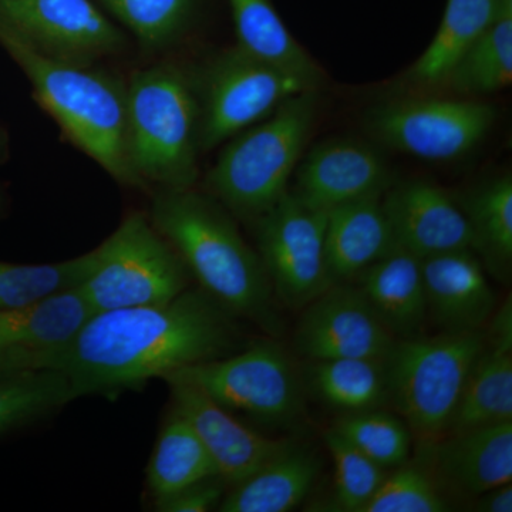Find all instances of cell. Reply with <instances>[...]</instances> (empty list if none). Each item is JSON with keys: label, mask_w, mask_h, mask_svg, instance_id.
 Here are the masks:
<instances>
[{"label": "cell", "mask_w": 512, "mask_h": 512, "mask_svg": "<svg viewBox=\"0 0 512 512\" xmlns=\"http://www.w3.org/2000/svg\"><path fill=\"white\" fill-rule=\"evenodd\" d=\"M504 421H512V348L487 343L468 376L447 433Z\"/></svg>", "instance_id": "d4e9b609"}, {"label": "cell", "mask_w": 512, "mask_h": 512, "mask_svg": "<svg viewBox=\"0 0 512 512\" xmlns=\"http://www.w3.org/2000/svg\"><path fill=\"white\" fill-rule=\"evenodd\" d=\"M148 217L202 291L235 318L274 329V291L264 264L220 202L194 187L160 190Z\"/></svg>", "instance_id": "7a4b0ae2"}, {"label": "cell", "mask_w": 512, "mask_h": 512, "mask_svg": "<svg viewBox=\"0 0 512 512\" xmlns=\"http://www.w3.org/2000/svg\"><path fill=\"white\" fill-rule=\"evenodd\" d=\"M126 94L128 158L141 183L194 187L201 153L194 79L174 64H158L134 74Z\"/></svg>", "instance_id": "277c9868"}, {"label": "cell", "mask_w": 512, "mask_h": 512, "mask_svg": "<svg viewBox=\"0 0 512 512\" xmlns=\"http://www.w3.org/2000/svg\"><path fill=\"white\" fill-rule=\"evenodd\" d=\"M220 476L200 437L180 413L171 412L147 467V485L154 500L177 493L205 478Z\"/></svg>", "instance_id": "484cf974"}, {"label": "cell", "mask_w": 512, "mask_h": 512, "mask_svg": "<svg viewBox=\"0 0 512 512\" xmlns=\"http://www.w3.org/2000/svg\"><path fill=\"white\" fill-rule=\"evenodd\" d=\"M194 82L201 111V153L265 120L292 97L319 90L322 84L255 59L237 46L212 59Z\"/></svg>", "instance_id": "ba28073f"}, {"label": "cell", "mask_w": 512, "mask_h": 512, "mask_svg": "<svg viewBox=\"0 0 512 512\" xmlns=\"http://www.w3.org/2000/svg\"><path fill=\"white\" fill-rule=\"evenodd\" d=\"M225 484L221 476L205 478L200 483L188 485L177 493L154 500L157 511L163 512H207L220 507L225 494Z\"/></svg>", "instance_id": "d590c367"}, {"label": "cell", "mask_w": 512, "mask_h": 512, "mask_svg": "<svg viewBox=\"0 0 512 512\" xmlns=\"http://www.w3.org/2000/svg\"><path fill=\"white\" fill-rule=\"evenodd\" d=\"M420 454L437 483L477 497L512 481V421L444 434Z\"/></svg>", "instance_id": "e0dca14e"}, {"label": "cell", "mask_w": 512, "mask_h": 512, "mask_svg": "<svg viewBox=\"0 0 512 512\" xmlns=\"http://www.w3.org/2000/svg\"><path fill=\"white\" fill-rule=\"evenodd\" d=\"M173 409L190 423L228 484L251 476L292 441L269 439L242 424L232 412L183 380L168 379Z\"/></svg>", "instance_id": "9a60e30c"}, {"label": "cell", "mask_w": 512, "mask_h": 512, "mask_svg": "<svg viewBox=\"0 0 512 512\" xmlns=\"http://www.w3.org/2000/svg\"><path fill=\"white\" fill-rule=\"evenodd\" d=\"M503 0H447L439 29L404 76L413 90H439L490 26Z\"/></svg>", "instance_id": "603a6c76"}, {"label": "cell", "mask_w": 512, "mask_h": 512, "mask_svg": "<svg viewBox=\"0 0 512 512\" xmlns=\"http://www.w3.org/2000/svg\"><path fill=\"white\" fill-rule=\"evenodd\" d=\"M147 49L174 43L194 19L198 0H99Z\"/></svg>", "instance_id": "1f68e13d"}, {"label": "cell", "mask_w": 512, "mask_h": 512, "mask_svg": "<svg viewBox=\"0 0 512 512\" xmlns=\"http://www.w3.org/2000/svg\"><path fill=\"white\" fill-rule=\"evenodd\" d=\"M427 312L444 332L483 330L495 312L484 266L471 249L421 259Z\"/></svg>", "instance_id": "ac0fdd59"}, {"label": "cell", "mask_w": 512, "mask_h": 512, "mask_svg": "<svg viewBox=\"0 0 512 512\" xmlns=\"http://www.w3.org/2000/svg\"><path fill=\"white\" fill-rule=\"evenodd\" d=\"M237 47L289 72L323 80L322 69L286 28L272 0H228Z\"/></svg>", "instance_id": "cb8c5ba5"}, {"label": "cell", "mask_w": 512, "mask_h": 512, "mask_svg": "<svg viewBox=\"0 0 512 512\" xmlns=\"http://www.w3.org/2000/svg\"><path fill=\"white\" fill-rule=\"evenodd\" d=\"M394 247L382 197L326 212V255L336 284L362 275Z\"/></svg>", "instance_id": "44dd1931"}, {"label": "cell", "mask_w": 512, "mask_h": 512, "mask_svg": "<svg viewBox=\"0 0 512 512\" xmlns=\"http://www.w3.org/2000/svg\"><path fill=\"white\" fill-rule=\"evenodd\" d=\"M332 430L384 470L406 463L412 448L406 421L376 409L348 413Z\"/></svg>", "instance_id": "d6a6232c"}, {"label": "cell", "mask_w": 512, "mask_h": 512, "mask_svg": "<svg viewBox=\"0 0 512 512\" xmlns=\"http://www.w3.org/2000/svg\"><path fill=\"white\" fill-rule=\"evenodd\" d=\"M311 376L319 396L343 412L375 410L389 400L386 359L322 360L312 366Z\"/></svg>", "instance_id": "83f0119b"}, {"label": "cell", "mask_w": 512, "mask_h": 512, "mask_svg": "<svg viewBox=\"0 0 512 512\" xmlns=\"http://www.w3.org/2000/svg\"><path fill=\"white\" fill-rule=\"evenodd\" d=\"M335 464V504L339 510L362 512L387 476L386 470L360 453L335 430L325 434Z\"/></svg>", "instance_id": "836d02e7"}, {"label": "cell", "mask_w": 512, "mask_h": 512, "mask_svg": "<svg viewBox=\"0 0 512 512\" xmlns=\"http://www.w3.org/2000/svg\"><path fill=\"white\" fill-rule=\"evenodd\" d=\"M0 46L28 77L33 97L74 147L120 184L147 190L128 158L126 84L93 66L39 55L3 25Z\"/></svg>", "instance_id": "3957f363"}, {"label": "cell", "mask_w": 512, "mask_h": 512, "mask_svg": "<svg viewBox=\"0 0 512 512\" xmlns=\"http://www.w3.org/2000/svg\"><path fill=\"white\" fill-rule=\"evenodd\" d=\"M382 205L397 247L420 259L474 251L466 212L443 188L424 181L397 185L384 192Z\"/></svg>", "instance_id": "2e32d148"}, {"label": "cell", "mask_w": 512, "mask_h": 512, "mask_svg": "<svg viewBox=\"0 0 512 512\" xmlns=\"http://www.w3.org/2000/svg\"><path fill=\"white\" fill-rule=\"evenodd\" d=\"M497 111L474 99L412 97L390 101L367 117L370 134L384 146L431 161L454 160L490 133Z\"/></svg>", "instance_id": "8fae6325"}, {"label": "cell", "mask_w": 512, "mask_h": 512, "mask_svg": "<svg viewBox=\"0 0 512 512\" xmlns=\"http://www.w3.org/2000/svg\"><path fill=\"white\" fill-rule=\"evenodd\" d=\"M183 380L229 412L265 424L292 423L302 410V390L288 355L272 343H256L237 355L184 367L163 380Z\"/></svg>", "instance_id": "9c48e42d"}, {"label": "cell", "mask_w": 512, "mask_h": 512, "mask_svg": "<svg viewBox=\"0 0 512 512\" xmlns=\"http://www.w3.org/2000/svg\"><path fill=\"white\" fill-rule=\"evenodd\" d=\"M440 485L420 466L396 467L387 474L362 512H443L448 510Z\"/></svg>", "instance_id": "e575fe53"}, {"label": "cell", "mask_w": 512, "mask_h": 512, "mask_svg": "<svg viewBox=\"0 0 512 512\" xmlns=\"http://www.w3.org/2000/svg\"><path fill=\"white\" fill-rule=\"evenodd\" d=\"M96 249L57 264L0 262V311L23 308L53 293L82 284L96 264Z\"/></svg>", "instance_id": "4dcf8cb0"}, {"label": "cell", "mask_w": 512, "mask_h": 512, "mask_svg": "<svg viewBox=\"0 0 512 512\" xmlns=\"http://www.w3.org/2000/svg\"><path fill=\"white\" fill-rule=\"evenodd\" d=\"M483 330L397 339L386 357L389 400L419 444L447 433L471 370L484 352Z\"/></svg>", "instance_id": "8992f818"}, {"label": "cell", "mask_w": 512, "mask_h": 512, "mask_svg": "<svg viewBox=\"0 0 512 512\" xmlns=\"http://www.w3.org/2000/svg\"><path fill=\"white\" fill-rule=\"evenodd\" d=\"M94 315L80 286L64 289L23 308L0 311V348L36 356L52 366Z\"/></svg>", "instance_id": "d6986e66"}, {"label": "cell", "mask_w": 512, "mask_h": 512, "mask_svg": "<svg viewBox=\"0 0 512 512\" xmlns=\"http://www.w3.org/2000/svg\"><path fill=\"white\" fill-rule=\"evenodd\" d=\"M511 82L512 0H503L493 22L470 47L441 89L476 97L500 92Z\"/></svg>", "instance_id": "4316f807"}, {"label": "cell", "mask_w": 512, "mask_h": 512, "mask_svg": "<svg viewBox=\"0 0 512 512\" xmlns=\"http://www.w3.org/2000/svg\"><path fill=\"white\" fill-rule=\"evenodd\" d=\"M474 510L481 512H511L512 511V485L511 483L498 485L493 490L477 495Z\"/></svg>", "instance_id": "8d00e7d4"}, {"label": "cell", "mask_w": 512, "mask_h": 512, "mask_svg": "<svg viewBox=\"0 0 512 512\" xmlns=\"http://www.w3.org/2000/svg\"><path fill=\"white\" fill-rule=\"evenodd\" d=\"M40 367L35 356L20 350L0 348V373Z\"/></svg>", "instance_id": "74e56055"}, {"label": "cell", "mask_w": 512, "mask_h": 512, "mask_svg": "<svg viewBox=\"0 0 512 512\" xmlns=\"http://www.w3.org/2000/svg\"><path fill=\"white\" fill-rule=\"evenodd\" d=\"M318 109L319 90H309L232 137L205 180L211 197L249 221L271 210L289 191Z\"/></svg>", "instance_id": "5b68a950"}, {"label": "cell", "mask_w": 512, "mask_h": 512, "mask_svg": "<svg viewBox=\"0 0 512 512\" xmlns=\"http://www.w3.org/2000/svg\"><path fill=\"white\" fill-rule=\"evenodd\" d=\"M9 156V137L6 131L0 127V164L5 163Z\"/></svg>", "instance_id": "f35d334b"}, {"label": "cell", "mask_w": 512, "mask_h": 512, "mask_svg": "<svg viewBox=\"0 0 512 512\" xmlns=\"http://www.w3.org/2000/svg\"><path fill=\"white\" fill-rule=\"evenodd\" d=\"M312 450L289 444L251 476L234 484L220 504L222 512H288L308 497L319 476Z\"/></svg>", "instance_id": "7402d4cb"}, {"label": "cell", "mask_w": 512, "mask_h": 512, "mask_svg": "<svg viewBox=\"0 0 512 512\" xmlns=\"http://www.w3.org/2000/svg\"><path fill=\"white\" fill-rule=\"evenodd\" d=\"M474 251L484 256L494 271L503 272L512 259V180L510 175L484 184L467 198L463 208Z\"/></svg>", "instance_id": "f546056e"}, {"label": "cell", "mask_w": 512, "mask_h": 512, "mask_svg": "<svg viewBox=\"0 0 512 512\" xmlns=\"http://www.w3.org/2000/svg\"><path fill=\"white\" fill-rule=\"evenodd\" d=\"M96 254L79 285L94 313L168 302L190 285L184 262L143 212L127 215Z\"/></svg>", "instance_id": "52a82bcc"}, {"label": "cell", "mask_w": 512, "mask_h": 512, "mask_svg": "<svg viewBox=\"0 0 512 512\" xmlns=\"http://www.w3.org/2000/svg\"><path fill=\"white\" fill-rule=\"evenodd\" d=\"M295 174L293 194L323 212L383 197L390 187L389 168L380 154L348 138L326 141L313 148Z\"/></svg>", "instance_id": "5bb4252c"}, {"label": "cell", "mask_w": 512, "mask_h": 512, "mask_svg": "<svg viewBox=\"0 0 512 512\" xmlns=\"http://www.w3.org/2000/svg\"><path fill=\"white\" fill-rule=\"evenodd\" d=\"M0 25L39 55L79 66L117 55L127 43L93 0H0Z\"/></svg>", "instance_id": "7c38bea8"}, {"label": "cell", "mask_w": 512, "mask_h": 512, "mask_svg": "<svg viewBox=\"0 0 512 512\" xmlns=\"http://www.w3.org/2000/svg\"><path fill=\"white\" fill-rule=\"evenodd\" d=\"M66 373L53 367L0 373V434L76 400Z\"/></svg>", "instance_id": "f1b7e54d"}, {"label": "cell", "mask_w": 512, "mask_h": 512, "mask_svg": "<svg viewBox=\"0 0 512 512\" xmlns=\"http://www.w3.org/2000/svg\"><path fill=\"white\" fill-rule=\"evenodd\" d=\"M360 276V291L394 338L420 335L429 312L419 256L396 245Z\"/></svg>", "instance_id": "ffe728a7"}, {"label": "cell", "mask_w": 512, "mask_h": 512, "mask_svg": "<svg viewBox=\"0 0 512 512\" xmlns=\"http://www.w3.org/2000/svg\"><path fill=\"white\" fill-rule=\"evenodd\" d=\"M234 318L187 288L168 302L94 313L50 367L66 373L76 397L117 396L229 355L239 340Z\"/></svg>", "instance_id": "6da1fadb"}, {"label": "cell", "mask_w": 512, "mask_h": 512, "mask_svg": "<svg viewBox=\"0 0 512 512\" xmlns=\"http://www.w3.org/2000/svg\"><path fill=\"white\" fill-rule=\"evenodd\" d=\"M254 222L259 258L282 302L305 308L336 284L326 255V212L288 191Z\"/></svg>", "instance_id": "30bf717a"}, {"label": "cell", "mask_w": 512, "mask_h": 512, "mask_svg": "<svg viewBox=\"0 0 512 512\" xmlns=\"http://www.w3.org/2000/svg\"><path fill=\"white\" fill-rule=\"evenodd\" d=\"M396 340L360 289L336 284L305 306L295 336L298 352L313 362L386 359Z\"/></svg>", "instance_id": "4fadbf2b"}]
</instances>
